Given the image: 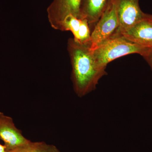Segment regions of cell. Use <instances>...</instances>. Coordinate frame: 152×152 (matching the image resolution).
<instances>
[{
	"label": "cell",
	"instance_id": "1",
	"mask_svg": "<svg viewBox=\"0 0 152 152\" xmlns=\"http://www.w3.org/2000/svg\"><path fill=\"white\" fill-rule=\"evenodd\" d=\"M67 48L74 91L79 97H83L96 89L100 79L107 75L106 68L98 64L90 44L83 45L69 39Z\"/></svg>",
	"mask_w": 152,
	"mask_h": 152
},
{
	"label": "cell",
	"instance_id": "2",
	"mask_svg": "<svg viewBox=\"0 0 152 152\" xmlns=\"http://www.w3.org/2000/svg\"><path fill=\"white\" fill-rule=\"evenodd\" d=\"M151 50L128 40L122 36H114L91 50L98 64L106 68L109 63L118 58L132 54H138L143 56Z\"/></svg>",
	"mask_w": 152,
	"mask_h": 152
},
{
	"label": "cell",
	"instance_id": "3",
	"mask_svg": "<svg viewBox=\"0 0 152 152\" xmlns=\"http://www.w3.org/2000/svg\"><path fill=\"white\" fill-rule=\"evenodd\" d=\"M119 26L115 0H110L108 4L91 33L90 48L95 49L110 38Z\"/></svg>",
	"mask_w": 152,
	"mask_h": 152
},
{
	"label": "cell",
	"instance_id": "4",
	"mask_svg": "<svg viewBox=\"0 0 152 152\" xmlns=\"http://www.w3.org/2000/svg\"><path fill=\"white\" fill-rule=\"evenodd\" d=\"M115 1L119 26L112 36H120L125 31L143 20L145 14L140 8V0Z\"/></svg>",
	"mask_w": 152,
	"mask_h": 152
},
{
	"label": "cell",
	"instance_id": "5",
	"mask_svg": "<svg viewBox=\"0 0 152 152\" xmlns=\"http://www.w3.org/2000/svg\"><path fill=\"white\" fill-rule=\"evenodd\" d=\"M81 0H53L47 9L50 24L55 29L59 30L66 17L72 15L81 18Z\"/></svg>",
	"mask_w": 152,
	"mask_h": 152
},
{
	"label": "cell",
	"instance_id": "6",
	"mask_svg": "<svg viewBox=\"0 0 152 152\" xmlns=\"http://www.w3.org/2000/svg\"><path fill=\"white\" fill-rule=\"evenodd\" d=\"M0 139L4 143L7 151L14 149L30 141L17 128L13 119L1 112Z\"/></svg>",
	"mask_w": 152,
	"mask_h": 152
},
{
	"label": "cell",
	"instance_id": "7",
	"mask_svg": "<svg viewBox=\"0 0 152 152\" xmlns=\"http://www.w3.org/2000/svg\"><path fill=\"white\" fill-rule=\"evenodd\" d=\"M128 40L152 50V23L143 18L122 33Z\"/></svg>",
	"mask_w": 152,
	"mask_h": 152
},
{
	"label": "cell",
	"instance_id": "8",
	"mask_svg": "<svg viewBox=\"0 0 152 152\" xmlns=\"http://www.w3.org/2000/svg\"><path fill=\"white\" fill-rule=\"evenodd\" d=\"M110 0H81V18L86 19L90 28L96 25L105 10Z\"/></svg>",
	"mask_w": 152,
	"mask_h": 152
},
{
	"label": "cell",
	"instance_id": "9",
	"mask_svg": "<svg viewBox=\"0 0 152 152\" xmlns=\"http://www.w3.org/2000/svg\"><path fill=\"white\" fill-rule=\"evenodd\" d=\"M7 152H60L53 145H48L45 142H32L31 141L14 149Z\"/></svg>",
	"mask_w": 152,
	"mask_h": 152
},
{
	"label": "cell",
	"instance_id": "10",
	"mask_svg": "<svg viewBox=\"0 0 152 152\" xmlns=\"http://www.w3.org/2000/svg\"><path fill=\"white\" fill-rule=\"evenodd\" d=\"M82 21V19L70 15L66 17L60 28V31H70L76 37L80 29Z\"/></svg>",
	"mask_w": 152,
	"mask_h": 152
},
{
	"label": "cell",
	"instance_id": "11",
	"mask_svg": "<svg viewBox=\"0 0 152 152\" xmlns=\"http://www.w3.org/2000/svg\"><path fill=\"white\" fill-rule=\"evenodd\" d=\"M142 57L146 61L152 71V50H149Z\"/></svg>",
	"mask_w": 152,
	"mask_h": 152
},
{
	"label": "cell",
	"instance_id": "12",
	"mask_svg": "<svg viewBox=\"0 0 152 152\" xmlns=\"http://www.w3.org/2000/svg\"><path fill=\"white\" fill-rule=\"evenodd\" d=\"M143 18L148 20L152 23V14H144Z\"/></svg>",
	"mask_w": 152,
	"mask_h": 152
},
{
	"label": "cell",
	"instance_id": "13",
	"mask_svg": "<svg viewBox=\"0 0 152 152\" xmlns=\"http://www.w3.org/2000/svg\"><path fill=\"white\" fill-rule=\"evenodd\" d=\"M7 151L5 146L0 144V152H7Z\"/></svg>",
	"mask_w": 152,
	"mask_h": 152
}]
</instances>
